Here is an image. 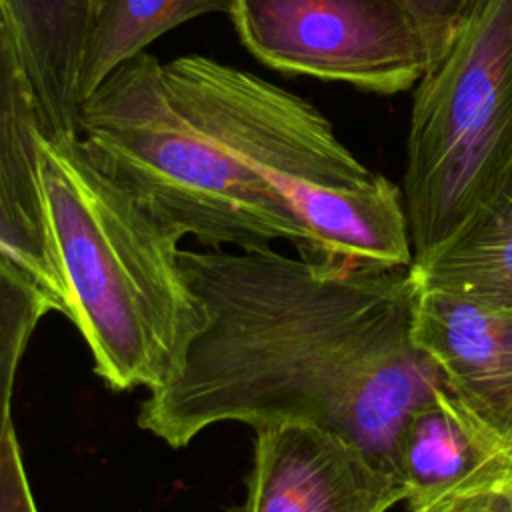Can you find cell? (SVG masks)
<instances>
[{
    "mask_svg": "<svg viewBox=\"0 0 512 512\" xmlns=\"http://www.w3.org/2000/svg\"><path fill=\"white\" fill-rule=\"evenodd\" d=\"M180 266L206 320L180 372L140 404L142 430L184 448L220 422L308 424L394 474L402 424L446 388L412 338V266L346 268L270 246L180 248Z\"/></svg>",
    "mask_w": 512,
    "mask_h": 512,
    "instance_id": "1",
    "label": "cell"
},
{
    "mask_svg": "<svg viewBox=\"0 0 512 512\" xmlns=\"http://www.w3.org/2000/svg\"><path fill=\"white\" fill-rule=\"evenodd\" d=\"M66 316L116 392L168 384L204 328L180 266L184 234L96 164L76 130H36Z\"/></svg>",
    "mask_w": 512,
    "mask_h": 512,
    "instance_id": "2",
    "label": "cell"
},
{
    "mask_svg": "<svg viewBox=\"0 0 512 512\" xmlns=\"http://www.w3.org/2000/svg\"><path fill=\"white\" fill-rule=\"evenodd\" d=\"M76 132L114 180L200 244L240 250L288 240L302 252L306 230L272 180L256 168L142 52L88 96Z\"/></svg>",
    "mask_w": 512,
    "mask_h": 512,
    "instance_id": "3",
    "label": "cell"
},
{
    "mask_svg": "<svg viewBox=\"0 0 512 512\" xmlns=\"http://www.w3.org/2000/svg\"><path fill=\"white\" fill-rule=\"evenodd\" d=\"M512 170V0H480L414 88L402 198L426 258Z\"/></svg>",
    "mask_w": 512,
    "mask_h": 512,
    "instance_id": "4",
    "label": "cell"
},
{
    "mask_svg": "<svg viewBox=\"0 0 512 512\" xmlns=\"http://www.w3.org/2000/svg\"><path fill=\"white\" fill-rule=\"evenodd\" d=\"M230 20L244 48L280 74L394 96L430 70L402 0H232Z\"/></svg>",
    "mask_w": 512,
    "mask_h": 512,
    "instance_id": "5",
    "label": "cell"
},
{
    "mask_svg": "<svg viewBox=\"0 0 512 512\" xmlns=\"http://www.w3.org/2000/svg\"><path fill=\"white\" fill-rule=\"evenodd\" d=\"M244 500L228 512H388L398 478L362 446L308 424L254 428Z\"/></svg>",
    "mask_w": 512,
    "mask_h": 512,
    "instance_id": "6",
    "label": "cell"
},
{
    "mask_svg": "<svg viewBox=\"0 0 512 512\" xmlns=\"http://www.w3.org/2000/svg\"><path fill=\"white\" fill-rule=\"evenodd\" d=\"M40 104L14 54L0 46V274L12 276L66 316L68 296L40 180Z\"/></svg>",
    "mask_w": 512,
    "mask_h": 512,
    "instance_id": "7",
    "label": "cell"
},
{
    "mask_svg": "<svg viewBox=\"0 0 512 512\" xmlns=\"http://www.w3.org/2000/svg\"><path fill=\"white\" fill-rule=\"evenodd\" d=\"M412 338L446 388L502 440L512 422V314L418 286Z\"/></svg>",
    "mask_w": 512,
    "mask_h": 512,
    "instance_id": "8",
    "label": "cell"
},
{
    "mask_svg": "<svg viewBox=\"0 0 512 512\" xmlns=\"http://www.w3.org/2000/svg\"><path fill=\"white\" fill-rule=\"evenodd\" d=\"M510 468L500 436L448 388L410 412L394 446V474L408 510Z\"/></svg>",
    "mask_w": 512,
    "mask_h": 512,
    "instance_id": "9",
    "label": "cell"
},
{
    "mask_svg": "<svg viewBox=\"0 0 512 512\" xmlns=\"http://www.w3.org/2000/svg\"><path fill=\"white\" fill-rule=\"evenodd\" d=\"M102 0H0V46L30 84L46 130H76L80 66Z\"/></svg>",
    "mask_w": 512,
    "mask_h": 512,
    "instance_id": "10",
    "label": "cell"
},
{
    "mask_svg": "<svg viewBox=\"0 0 512 512\" xmlns=\"http://www.w3.org/2000/svg\"><path fill=\"white\" fill-rule=\"evenodd\" d=\"M410 270L420 288L512 314V170L454 236Z\"/></svg>",
    "mask_w": 512,
    "mask_h": 512,
    "instance_id": "11",
    "label": "cell"
},
{
    "mask_svg": "<svg viewBox=\"0 0 512 512\" xmlns=\"http://www.w3.org/2000/svg\"><path fill=\"white\" fill-rule=\"evenodd\" d=\"M230 12L232 0H102L80 66V104L166 32Z\"/></svg>",
    "mask_w": 512,
    "mask_h": 512,
    "instance_id": "12",
    "label": "cell"
},
{
    "mask_svg": "<svg viewBox=\"0 0 512 512\" xmlns=\"http://www.w3.org/2000/svg\"><path fill=\"white\" fill-rule=\"evenodd\" d=\"M2 312V416H10L14 372L36 322L52 310L50 302L32 286L0 274Z\"/></svg>",
    "mask_w": 512,
    "mask_h": 512,
    "instance_id": "13",
    "label": "cell"
},
{
    "mask_svg": "<svg viewBox=\"0 0 512 512\" xmlns=\"http://www.w3.org/2000/svg\"><path fill=\"white\" fill-rule=\"evenodd\" d=\"M410 10L430 56V68L448 52L480 0H402Z\"/></svg>",
    "mask_w": 512,
    "mask_h": 512,
    "instance_id": "14",
    "label": "cell"
},
{
    "mask_svg": "<svg viewBox=\"0 0 512 512\" xmlns=\"http://www.w3.org/2000/svg\"><path fill=\"white\" fill-rule=\"evenodd\" d=\"M408 512H512V468L466 484Z\"/></svg>",
    "mask_w": 512,
    "mask_h": 512,
    "instance_id": "15",
    "label": "cell"
},
{
    "mask_svg": "<svg viewBox=\"0 0 512 512\" xmlns=\"http://www.w3.org/2000/svg\"><path fill=\"white\" fill-rule=\"evenodd\" d=\"M0 512H38L22 462L12 416H2L0 448Z\"/></svg>",
    "mask_w": 512,
    "mask_h": 512,
    "instance_id": "16",
    "label": "cell"
},
{
    "mask_svg": "<svg viewBox=\"0 0 512 512\" xmlns=\"http://www.w3.org/2000/svg\"><path fill=\"white\" fill-rule=\"evenodd\" d=\"M502 446L506 450V454L512 458V422L506 426V430L502 432Z\"/></svg>",
    "mask_w": 512,
    "mask_h": 512,
    "instance_id": "17",
    "label": "cell"
}]
</instances>
